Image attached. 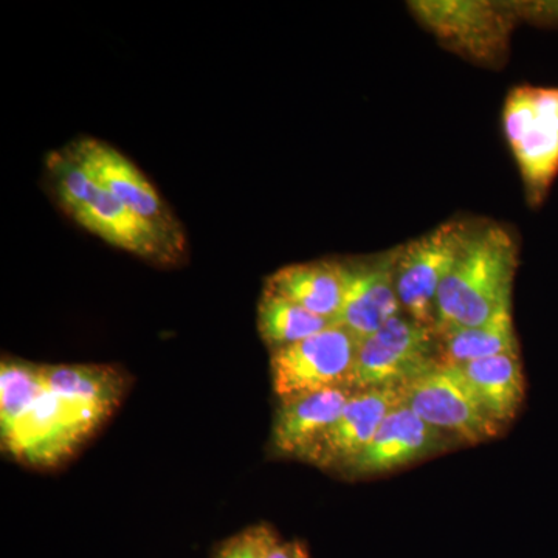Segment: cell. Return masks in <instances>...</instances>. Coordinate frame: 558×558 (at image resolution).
<instances>
[{
    "label": "cell",
    "mask_w": 558,
    "mask_h": 558,
    "mask_svg": "<svg viewBox=\"0 0 558 558\" xmlns=\"http://www.w3.org/2000/svg\"><path fill=\"white\" fill-rule=\"evenodd\" d=\"M502 121L529 201L537 205L558 174V89L515 87L506 98Z\"/></svg>",
    "instance_id": "277c9868"
},
{
    "label": "cell",
    "mask_w": 558,
    "mask_h": 558,
    "mask_svg": "<svg viewBox=\"0 0 558 558\" xmlns=\"http://www.w3.org/2000/svg\"><path fill=\"white\" fill-rule=\"evenodd\" d=\"M43 376L44 384L50 391L84 400L109 411L120 405L130 385L123 371L106 365H43Z\"/></svg>",
    "instance_id": "ac0fdd59"
},
{
    "label": "cell",
    "mask_w": 558,
    "mask_h": 558,
    "mask_svg": "<svg viewBox=\"0 0 558 558\" xmlns=\"http://www.w3.org/2000/svg\"><path fill=\"white\" fill-rule=\"evenodd\" d=\"M399 247L362 260H349L347 293L337 325L359 341L384 328L389 319L403 314L396 290V263Z\"/></svg>",
    "instance_id": "8fae6325"
},
{
    "label": "cell",
    "mask_w": 558,
    "mask_h": 558,
    "mask_svg": "<svg viewBox=\"0 0 558 558\" xmlns=\"http://www.w3.org/2000/svg\"><path fill=\"white\" fill-rule=\"evenodd\" d=\"M483 405L501 427L515 417L524 396L519 352L459 365Z\"/></svg>",
    "instance_id": "2e32d148"
},
{
    "label": "cell",
    "mask_w": 558,
    "mask_h": 558,
    "mask_svg": "<svg viewBox=\"0 0 558 558\" xmlns=\"http://www.w3.org/2000/svg\"><path fill=\"white\" fill-rule=\"evenodd\" d=\"M360 341L332 325L310 339L271 352L270 374L279 402L330 388H351Z\"/></svg>",
    "instance_id": "ba28073f"
},
{
    "label": "cell",
    "mask_w": 558,
    "mask_h": 558,
    "mask_svg": "<svg viewBox=\"0 0 558 558\" xmlns=\"http://www.w3.org/2000/svg\"><path fill=\"white\" fill-rule=\"evenodd\" d=\"M519 252L505 227L481 222L436 296V332L484 325L509 310Z\"/></svg>",
    "instance_id": "6da1fadb"
},
{
    "label": "cell",
    "mask_w": 558,
    "mask_h": 558,
    "mask_svg": "<svg viewBox=\"0 0 558 558\" xmlns=\"http://www.w3.org/2000/svg\"><path fill=\"white\" fill-rule=\"evenodd\" d=\"M278 539L270 527H250L222 543L215 558H266Z\"/></svg>",
    "instance_id": "44dd1931"
},
{
    "label": "cell",
    "mask_w": 558,
    "mask_h": 558,
    "mask_svg": "<svg viewBox=\"0 0 558 558\" xmlns=\"http://www.w3.org/2000/svg\"><path fill=\"white\" fill-rule=\"evenodd\" d=\"M43 365L5 359L0 366V429L7 435L46 391Z\"/></svg>",
    "instance_id": "ffe728a7"
},
{
    "label": "cell",
    "mask_w": 558,
    "mask_h": 558,
    "mask_svg": "<svg viewBox=\"0 0 558 558\" xmlns=\"http://www.w3.org/2000/svg\"><path fill=\"white\" fill-rule=\"evenodd\" d=\"M453 440L432 427L405 403L389 411L376 436L343 472L349 476H369L405 468L418 459L432 457Z\"/></svg>",
    "instance_id": "7c38bea8"
},
{
    "label": "cell",
    "mask_w": 558,
    "mask_h": 558,
    "mask_svg": "<svg viewBox=\"0 0 558 558\" xmlns=\"http://www.w3.org/2000/svg\"><path fill=\"white\" fill-rule=\"evenodd\" d=\"M439 363L436 329L400 314L360 341L352 389L402 388Z\"/></svg>",
    "instance_id": "8992f818"
},
{
    "label": "cell",
    "mask_w": 558,
    "mask_h": 558,
    "mask_svg": "<svg viewBox=\"0 0 558 558\" xmlns=\"http://www.w3.org/2000/svg\"><path fill=\"white\" fill-rule=\"evenodd\" d=\"M46 168L61 208L102 241L159 266H174L185 255V250L102 189L65 149L49 154Z\"/></svg>",
    "instance_id": "7a4b0ae2"
},
{
    "label": "cell",
    "mask_w": 558,
    "mask_h": 558,
    "mask_svg": "<svg viewBox=\"0 0 558 558\" xmlns=\"http://www.w3.org/2000/svg\"><path fill=\"white\" fill-rule=\"evenodd\" d=\"M65 153L112 196L138 218L156 227L172 244L185 250L182 223L161 199L159 191L126 156L109 143L81 137L65 146Z\"/></svg>",
    "instance_id": "30bf717a"
},
{
    "label": "cell",
    "mask_w": 558,
    "mask_h": 558,
    "mask_svg": "<svg viewBox=\"0 0 558 558\" xmlns=\"http://www.w3.org/2000/svg\"><path fill=\"white\" fill-rule=\"evenodd\" d=\"M409 5L442 46L480 64L495 65L505 60L517 20L510 3L417 0Z\"/></svg>",
    "instance_id": "52a82bcc"
},
{
    "label": "cell",
    "mask_w": 558,
    "mask_h": 558,
    "mask_svg": "<svg viewBox=\"0 0 558 558\" xmlns=\"http://www.w3.org/2000/svg\"><path fill=\"white\" fill-rule=\"evenodd\" d=\"M354 389L330 388L279 403L271 447L281 457L306 458L339 418Z\"/></svg>",
    "instance_id": "5bb4252c"
},
{
    "label": "cell",
    "mask_w": 558,
    "mask_h": 558,
    "mask_svg": "<svg viewBox=\"0 0 558 558\" xmlns=\"http://www.w3.org/2000/svg\"><path fill=\"white\" fill-rule=\"evenodd\" d=\"M480 223L470 219L447 220L417 240L399 245L396 290L403 314L435 328L436 296L440 284L453 269Z\"/></svg>",
    "instance_id": "5b68a950"
},
{
    "label": "cell",
    "mask_w": 558,
    "mask_h": 558,
    "mask_svg": "<svg viewBox=\"0 0 558 558\" xmlns=\"http://www.w3.org/2000/svg\"><path fill=\"white\" fill-rule=\"evenodd\" d=\"M337 325L304 310L284 296L264 290L258 304V329L271 352L310 339Z\"/></svg>",
    "instance_id": "d6986e66"
},
{
    "label": "cell",
    "mask_w": 558,
    "mask_h": 558,
    "mask_svg": "<svg viewBox=\"0 0 558 558\" xmlns=\"http://www.w3.org/2000/svg\"><path fill=\"white\" fill-rule=\"evenodd\" d=\"M266 558H310L306 548L300 542H281L271 546Z\"/></svg>",
    "instance_id": "7402d4cb"
},
{
    "label": "cell",
    "mask_w": 558,
    "mask_h": 558,
    "mask_svg": "<svg viewBox=\"0 0 558 558\" xmlns=\"http://www.w3.org/2000/svg\"><path fill=\"white\" fill-rule=\"evenodd\" d=\"M400 402L399 388L352 392L339 418L312 447L304 461L319 469H347L369 446L381 422Z\"/></svg>",
    "instance_id": "4fadbf2b"
},
{
    "label": "cell",
    "mask_w": 558,
    "mask_h": 558,
    "mask_svg": "<svg viewBox=\"0 0 558 558\" xmlns=\"http://www.w3.org/2000/svg\"><path fill=\"white\" fill-rule=\"evenodd\" d=\"M399 391L409 409L450 438L476 444L495 438L502 429L457 365L439 363Z\"/></svg>",
    "instance_id": "9c48e42d"
},
{
    "label": "cell",
    "mask_w": 558,
    "mask_h": 558,
    "mask_svg": "<svg viewBox=\"0 0 558 558\" xmlns=\"http://www.w3.org/2000/svg\"><path fill=\"white\" fill-rule=\"evenodd\" d=\"M438 336L440 360L449 365H465L476 360L519 352L512 307L498 312L484 325L444 330Z\"/></svg>",
    "instance_id": "e0dca14e"
},
{
    "label": "cell",
    "mask_w": 558,
    "mask_h": 558,
    "mask_svg": "<svg viewBox=\"0 0 558 558\" xmlns=\"http://www.w3.org/2000/svg\"><path fill=\"white\" fill-rule=\"evenodd\" d=\"M112 411L46 389L13 425L2 444L17 461L54 468L80 449Z\"/></svg>",
    "instance_id": "3957f363"
},
{
    "label": "cell",
    "mask_w": 558,
    "mask_h": 558,
    "mask_svg": "<svg viewBox=\"0 0 558 558\" xmlns=\"http://www.w3.org/2000/svg\"><path fill=\"white\" fill-rule=\"evenodd\" d=\"M264 290L337 323L347 293V266L343 260L292 264L267 278Z\"/></svg>",
    "instance_id": "9a60e30c"
}]
</instances>
